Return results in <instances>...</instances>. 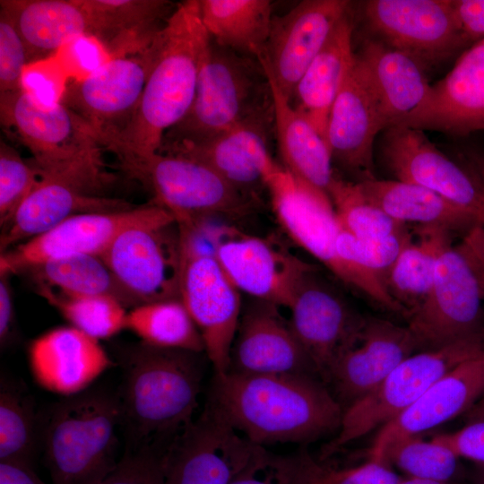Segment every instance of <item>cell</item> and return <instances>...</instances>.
<instances>
[{
  "label": "cell",
  "instance_id": "6f0895ef",
  "mask_svg": "<svg viewBox=\"0 0 484 484\" xmlns=\"http://www.w3.org/2000/svg\"><path fill=\"white\" fill-rule=\"evenodd\" d=\"M395 484H449V483L409 477L408 479H401Z\"/></svg>",
  "mask_w": 484,
  "mask_h": 484
},
{
  "label": "cell",
  "instance_id": "c3c4849f",
  "mask_svg": "<svg viewBox=\"0 0 484 484\" xmlns=\"http://www.w3.org/2000/svg\"><path fill=\"white\" fill-rule=\"evenodd\" d=\"M401 479L386 462L368 460L344 469H326L318 464L304 484H395Z\"/></svg>",
  "mask_w": 484,
  "mask_h": 484
},
{
  "label": "cell",
  "instance_id": "680465c9",
  "mask_svg": "<svg viewBox=\"0 0 484 484\" xmlns=\"http://www.w3.org/2000/svg\"><path fill=\"white\" fill-rule=\"evenodd\" d=\"M480 469L476 476L477 484H484V465L480 464Z\"/></svg>",
  "mask_w": 484,
  "mask_h": 484
},
{
  "label": "cell",
  "instance_id": "74e56055",
  "mask_svg": "<svg viewBox=\"0 0 484 484\" xmlns=\"http://www.w3.org/2000/svg\"><path fill=\"white\" fill-rule=\"evenodd\" d=\"M126 329L149 346L195 353L204 351L200 332L179 298L143 303L130 308Z\"/></svg>",
  "mask_w": 484,
  "mask_h": 484
},
{
  "label": "cell",
  "instance_id": "3957f363",
  "mask_svg": "<svg viewBox=\"0 0 484 484\" xmlns=\"http://www.w3.org/2000/svg\"><path fill=\"white\" fill-rule=\"evenodd\" d=\"M199 354L141 342L122 355L117 396L131 447L176 435L193 420L203 379Z\"/></svg>",
  "mask_w": 484,
  "mask_h": 484
},
{
  "label": "cell",
  "instance_id": "52a82bcc",
  "mask_svg": "<svg viewBox=\"0 0 484 484\" xmlns=\"http://www.w3.org/2000/svg\"><path fill=\"white\" fill-rule=\"evenodd\" d=\"M272 208L285 233L322 263L340 281L380 307L405 315L374 272L342 260L336 240L340 224L327 194L275 163L265 176Z\"/></svg>",
  "mask_w": 484,
  "mask_h": 484
},
{
  "label": "cell",
  "instance_id": "8d00e7d4",
  "mask_svg": "<svg viewBox=\"0 0 484 484\" xmlns=\"http://www.w3.org/2000/svg\"><path fill=\"white\" fill-rule=\"evenodd\" d=\"M35 285L70 296L108 295L119 299L126 307L132 301L121 288L112 271L99 255H79L51 260L24 272Z\"/></svg>",
  "mask_w": 484,
  "mask_h": 484
},
{
  "label": "cell",
  "instance_id": "d590c367",
  "mask_svg": "<svg viewBox=\"0 0 484 484\" xmlns=\"http://www.w3.org/2000/svg\"><path fill=\"white\" fill-rule=\"evenodd\" d=\"M202 23L210 39L232 51L261 59L269 38V0H198Z\"/></svg>",
  "mask_w": 484,
  "mask_h": 484
},
{
  "label": "cell",
  "instance_id": "db71d44e",
  "mask_svg": "<svg viewBox=\"0 0 484 484\" xmlns=\"http://www.w3.org/2000/svg\"><path fill=\"white\" fill-rule=\"evenodd\" d=\"M9 278L10 276L7 275H0V342L2 347L8 344L14 324L13 298Z\"/></svg>",
  "mask_w": 484,
  "mask_h": 484
},
{
  "label": "cell",
  "instance_id": "9c48e42d",
  "mask_svg": "<svg viewBox=\"0 0 484 484\" xmlns=\"http://www.w3.org/2000/svg\"><path fill=\"white\" fill-rule=\"evenodd\" d=\"M121 169L153 195L182 229H194L208 219L241 220L255 213L263 201L237 189L207 165L165 152L118 160Z\"/></svg>",
  "mask_w": 484,
  "mask_h": 484
},
{
  "label": "cell",
  "instance_id": "b9f144b4",
  "mask_svg": "<svg viewBox=\"0 0 484 484\" xmlns=\"http://www.w3.org/2000/svg\"><path fill=\"white\" fill-rule=\"evenodd\" d=\"M459 456L433 438L417 436L400 438L385 447L381 462L393 463L409 477L448 482L458 471Z\"/></svg>",
  "mask_w": 484,
  "mask_h": 484
},
{
  "label": "cell",
  "instance_id": "8fae6325",
  "mask_svg": "<svg viewBox=\"0 0 484 484\" xmlns=\"http://www.w3.org/2000/svg\"><path fill=\"white\" fill-rule=\"evenodd\" d=\"M101 257L133 307L179 298L183 248L175 218L124 230Z\"/></svg>",
  "mask_w": 484,
  "mask_h": 484
},
{
  "label": "cell",
  "instance_id": "836d02e7",
  "mask_svg": "<svg viewBox=\"0 0 484 484\" xmlns=\"http://www.w3.org/2000/svg\"><path fill=\"white\" fill-rule=\"evenodd\" d=\"M268 76L273 93L274 134L284 168L297 178L328 194L335 172L327 143L291 107Z\"/></svg>",
  "mask_w": 484,
  "mask_h": 484
},
{
  "label": "cell",
  "instance_id": "e0dca14e",
  "mask_svg": "<svg viewBox=\"0 0 484 484\" xmlns=\"http://www.w3.org/2000/svg\"><path fill=\"white\" fill-rule=\"evenodd\" d=\"M169 218L175 217L153 202L125 210L70 217L49 230L1 253L0 275L11 277L60 258L101 256L124 230Z\"/></svg>",
  "mask_w": 484,
  "mask_h": 484
},
{
  "label": "cell",
  "instance_id": "8992f818",
  "mask_svg": "<svg viewBox=\"0 0 484 484\" xmlns=\"http://www.w3.org/2000/svg\"><path fill=\"white\" fill-rule=\"evenodd\" d=\"M273 109L272 84L262 62L211 39L193 104L164 134L160 150L211 138Z\"/></svg>",
  "mask_w": 484,
  "mask_h": 484
},
{
  "label": "cell",
  "instance_id": "7402d4cb",
  "mask_svg": "<svg viewBox=\"0 0 484 484\" xmlns=\"http://www.w3.org/2000/svg\"><path fill=\"white\" fill-rule=\"evenodd\" d=\"M395 125L453 135L484 130V38L429 85L420 104Z\"/></svg>",
  "mask_w": 484,
  "mask_h": 484
},
{
  "label": "cell",
  "instance_id": "5b68a950",
  "mask_svg": "<svg viewBox=\"0 0 484 484\" xmlns=\"http://www.w3.org/2000/svg\"><path fill=\"white\" fill-rule=\"evenodd\" d=\"M47 415L41 443L52 484H99L115 469L122 423L117 394L87 389L55 403Z\"/></svg>",
  "mask_w": 484,
  "mask_h": 484
},
{
  "label": "cell",
  "instance_id": "2e32d148",
  "mask_svg": "<svg viewBox=\"0 0 484 484\" xmlns=\"http://www.w3.org/2000/svg\"><path fill=\"white\" fill-rule=\"evenodd\" d=\"M290 326L315 373L326 385L336 361L359 341L366 316L315 266L299 280L291 302Z\"/></svg>",
  "mask_w": 484,
  "mask_h": 484
},
{
  "label": "cell",
  "instance_id": "681fc988",
  "mask_svg": "<svg viewBox=\"0 0 484 484\" xmlns=\"http://www.w3.org/2000/svg\"><path fill=\"white\" fill-rule=\"evenodd\" d=\"M447 445L460 458H465L484 465V421L466 423L457 431L433 437Z\"/></svg>",
  "mask_w": 484,
  "mask_h": 484
},
{
  "label": "cell",
  "instance_id": "4316f807",
  "mask_svg": "<svg viewBox=\"0 0 484 484\" xmlns=\"http://www.w3.org/2000/svg\"><path fill=\"white\" fill-rule=\"evenodd\" d=\"M28 359L37 384L64 397L87 390L115 365L99 341L71 325L54 328L34 339Z\"/></svg>",
  "mask_w": 484,
  "mask_h": 484
},
{
  "label": "cell",
  "instance_id": "91938a15",
  "mask_svg": "<svg viewBox=\"0 0 484 484\" xmlns=\"http://www.w3.org/2000/svg\"><path fill=\"white\" fill-rule=\"evenodd\" d=\"M475 163L477 171L484 180V161L478 159L476 160Z\"/></svg>",
  "mask_w": 484,
  "mask_h": 484
},
{
  "label": "cell",
  "instance_id": "7a4b0ae2",
  "mask_svg": "<svg viewBox=\"0 0 484 484\" xmlns=\"http://www.w3.org/2000/svg\"><path fill=\"white\" fill-rule=\"evenodd\" d=\"M210 42L198 0L177 4L161 30L160 49L138 107L128 125L105 143L106 150L118 160L160 151L164 134L193 104Z\"/></svg>",
  "mask_w": 484,
  "mask_h": 484
},
{
  "label": "cell",
  "instance_id": "ab89813d",
  "mask_svg": "<svg viewBox=\"0 0 484 484\" xmlns=\"http://www.w3.org/2000/svg\"><path fill=\"white\" fill-rule=\"evenodd\" d=\"M38 438L37 419L30 396L19 385L2 377L0 461L32 465Z\"/></svg>",
  "mask_w": 484,
  "mask_h": 484
},
{
  "label": "cell",
  "instance_id": "ba28073f",
  "mask_svg": "<svg viewBox=\"0 0 484 484\" xmlns=\"http://www.w3.org/2000/svg\"><path fill=\"white\" fill-rule=\"evenodd\" d=\"M484 227L441 254L431 290L408 319L418 351L437 349L484 330Z\"/></svg>",
  "mask_w": 484,
  "mask_h": 484
},
{
  "label": "cell",
  "instance_id": "ac0fdd59",
  "mask_svg": "<svg viewBox=\"0 0 484 484\" xmlns=\"http://www.w3.org/2000/svg\"><path fill=\"white\" fill-rule=\"evenodd\" d=\"M216 234L211 253L235 287L254 299L289 307L299 280L315 266L273 237L252 236L235 228Z\"/></svg>",
  "mask_w": 484,
  "mask_h": 484
},
{
  "label": "cell",
  "instance_id": "e575fe53",
  "mask_svg": "<svg viewBox=\"0 0 484 484\" xmlns=\"http://www.w3.org/2000/svg\"><path fill=\"white\" fill-rule=\"evenodd\" d=\"M385 278L391 297L406 311L407 319L427 299L443 251L453 244L454 232L439 226H417Z\"/></svg>",
  "mask_w": 484,
  "mask_h": 484
},
{
  "label": "cell",
  "instance_id": "7bdbcfd3",
  "mask_svg": "<svg viewBox=\"0 0 484 484\" xmlns=\"http://www.w3.org/2000/svg\"><path fill=\"white\" fill-rule=\"evenodd\" d=\"M411 236L407 229L386 237L359 238L340 226L336 246L342 260L374 272L384 282L388 271Z\"/></svg>",
  "mask_w": 484,
  "mask_h": 484
},
{
  "label": "cell",
  "instance_id": "83f0119b",
  "mask_svg": "<svg viewBox=\"0 0 484 484\" xmlns=\"http://www.w3.org/2000/svg\"><path fill=\"white\" fill-rule=\"evenodd\" d=\"M131 207L134 205L124 200L94 194L72 182L41 174L37 186L10 223L2 229L1 253L49 230L70 217Z\"/></svg>",
  "mask_w": 484,
  "mask_h": 484
},
{
  "label": "cell",
  "instance_id": "f5cc1de1",
  "mask_svg": "<svg viewBox=\"0 0 484 484\" xmlns=\"http://www.w3.org/2000/svg\"><path fill=\"white\" fill-rule=\"evenodd\" d=\"M459 24L468 41L484 38V0H453Z\"/></svg>",
  "mask_w": 484,
  "mask_h": 484
},
{
  "label": "cell",
  "instance_id": "bcb514c9",
  "mask_svg": "<svg viewBox=\"0 0 484 484\" xmlns=\"http://www.w3.org/2000/svg\"><path fill=\"white\" fill-rule=\"evenodd\" d=\"M163 451L151 443L131 447L99 484H163Z\"/></svg>",
  "mask_w": 484,
  "mask_h": 484
},
{
  "label": "cell",
  "instance_id": "1f68e13d",
  "mask_svg": "<svg viewBox=\"0 0 484 484\" xmlns=\"http://www.w3.org/2000/svg\"><path fill=\"white\" fill-rule=\"evenodd\" d=\"M0 10L13 22L31 63L48 57L93 27L81 0H1Z\"/></svg>",
  "mask_w": 484,
  "mask_h": 484
},
{
  "label": "cell",
  "instance_id": "9a60e30c",
  "mask_svg": "<svg viewBox=\"0 0 484 484\" xmlns=\"http://www.w3.org/2000/svg\"><path fill=\"white\" fill-rule=\"evenodd\" d=\"M181 238L179 299L200 332L215 374L225 373L242 313L240 291L212 253L200 249L182 233Z\"/></svg>",
  "mask_w": 484,
  "mask_h": 484
},
{
  "label": "cell",
  "instance_id": "ffe728a7",
  "mask_svg": "<svg viewBox=\"0 0 484 484\" xmlns=\"http://www.w3.org/2000/svg\"><path fill=\"white\" fill-rule=\"evenodd\" d=\"M350 4L347 0H304L286 13L272 16L259 60L288 101Z\"/></svg>",
  "mask_w": 484,
  "mask_h": 484
},
{
  "label": "cell",
  "instance_id": "277c9868",
  "mask_svg": "<svg viewBox=\"0 0 484 484\" xmlns=\"http://www.w3.org/2000/svg\"><path fill=\"white\" fill-rule=\"evenodd\" d=\"M0 117L2 126L30 151L42 175L98 195L111 182L97 134L61 102L44 106L20 89L0 94Z\"/></svg>",
  "mask_w": 484,
  "mask_h": 484
},
{
  "label": "cell",
  "instance_id": "484cf974",
  "mask_svg": "<svg viewBox=\"0 0 484 484\" xmlns=\"http://www.w3.org/2000/svg\"><path fill=\"white\" fill-rule=\"evenodd\" d=\"M484 394V350L435 382L410 408L377 431L369 460L380 461L387 445L431 429L467 412Z\"/></svg>",
  "mask_w": 484,
  "mask_h": 484
},
{
  "label": "cell",
  "instance_id": "f35d334b",
  "mask_svg": "<svg viewBox=\"0 0 484 484\" xmlns=\"http://www.w3.org/2000/svg\"><path fill=\"white\" fill-rule=\"evenodd\" d=\"M36 291L66 319L71 326L99 341L126 329V307L108 295L70 296L36 285Z\"/></svg>",
  "mask_w": 484,
  "mask_h": 484
},
{
  "label": "cell",
  "instance_id": "603a6c76",
  "mask_svg": "<svg viewBox=\"0 0 484 484\" xmlns=\"http://www.w3.org/2000/svg\"><path fill=\"white\" fill-rule=\"evenodd\" d=\"M416 352L418 347L408 326L366 316L359 341L336 361L327 384L333 385V395L344 411Z\"/></svg>",
  "mask_w": 484,
  "mask_h": 484
},
{
  "label": "cell",
  "instance_id": "f907efd6",
  "mask_svg": "<svg viewBox=\"0 0 484 484\" xmlns=\"http://www.w3.org/2000/svg\"><path fill=\"white\" fill-rule=\"evenodd\" d=\"M54 71L38 65H28L23 77L22 89L38 103L54 106L60 102L65 86Z\"/></svg>",
  "mask_w": 484,
  "mask_h": 484
},
{
  "label": "cell",
  "instance_id": "cb8c5ba5",
  "mask_svg": "<svg viewBox=\"0 0 484 484\" xmlns=\"http://www.w3.org/2000/svg\"><path fill=\"white\" fill-rule=\"evenodd\" d=\"M383 131L375 97L354 56L328 121L326 143L333 162L356 182L375 179L374 143Z\"/></svg>",
  "mask_w": 484,
  "mask_h": 484
},
{
  "label": "cell",
  "instance_id": "30bf717a",
  "mask_svg": "<svg viewBox=\"0 0 484 484\" xmlns=\"http://www.w3.org/2000/svg\"><path fill=\"white\" fill-rule=\"evenodd\" d=\"M483 350L484 330L404 359L371 393L344 410L334 437L323 448V458L395 419L444 375Z\"/></svg>",
  "mask_w": 484,
  "mask_h": 484
},
{
  "label": "cell",
  "instance_id": "6da1fadb",
  "mask_svg": "<svg viewBox=\"0 0 484 484\" xmlns=\"http://www.w3.org/2000/svg\"><path fill=\"white\" fill-rule=\"evenodd\" d=\"M252 443H300L336 433L343 409L310 374H215L208 402Z\"/></svg>",
  "mask_w": 484,
  "mask_h": 484
},
{
  "label": "cell",
  "instance_id": "4fadbf2b",
  "mask_svg": "<svg viewBox=\"0 0 484 484\" xmlns=\"http://www.w3.org/2000/svg\"><path fill=\"white\" fill-rule=\"evenodd\" d=\"M261 447L207 403L164 448L163 484H229Z\"/></svg>",
  "mask_w": 484,
  "mask_h": 484
},
{
  "label": "cell",
  "instance_id": "7c38bea8",
  "mask_svg": "<svg viewBox=\"0 0 484 484\" xmlns=\"http://www.w3.org/2000/svg\"><path fill=\"white\" fill-rule=\"evenodd\" d=\"M362 13L372 38L405 54L424 71L469 42L453 0H368Z\"/></svg>",
  "mask_w": 484,
  "mask_h": 484
},
{
  "label": "cell",
  "instance_id": "7dc6e473",
  "mask_svg": "<svg viewBox=\"0 0 484 484\" xmlns=\"http://www.w3.org/2000/svg\"><path fill=\"white\" fill-rule=\"evenodd\" d=\"M30 64L27 46L13 22L0 10V94L22 89V77Z\"/></svg>",
  "mask_w": 484,
  "mask_h": 484
},
{
  "label": "cell",
  "instance_id": "60d3db41",
  "mask_svg": "<svg viewBox=\"0 0 484 484\" xmlns=\"http://www.w3.org/2000/svg\"><path fill=\"white\" fill-rule=\"evenodd\" d=\"M341 229L359 238H379L407 229L362 194L357 182L335 176L328 191Z\"/></svg>",
  "mask_w": 484,
  "mask_h": 484
},
{
  "label": "cell",
  "instance_id": "ee69618b",
  "mask_svg": "<svg viewBox=\"0 0 484 484\" xmlns=\"http://www.w3.org/2000/svg\"><path fill=\"white\" fill-rule=\"evenodd\" d=\"M41 173L18 151L0 141V226L4 229L39 183Z\"/></svg>",
  "mask_w": 484,
  "mask_h": 484
},
{
  "label": "cell",
  "instance_id": "d6a6232c",
  "mask_svg": "<svg viewBox=\"0 0 484 484\" xmlns=\"http://www.w3.org/2000/svg\"><path fill=\"white\" fill-rule=\"evenodd\" d=\"M357 183L370 203L401 223L439 226L453 232L482 226L472 213L421 186L376 178Z\"/></svg>",
  "mask_w": 484,
  "mask_h": 484
},
{
  "label": "cell",
  "instance_id": "f6af8a7d",
  "mask_svg": "<svg viewBox=\"0 0 484 484\" xmlns=\"http://www.w3.org/2000/svg\"><path fill=\"white\" fill-rule=\"evenodd\" d=\"M316 466L307 456H279L262 446L229 484H304Z\"/></svg>",
  "mask_w": 484,
  "mask_h": 484
},
{
  "label": "cell",
  "instance_id": "d6986e66",
  "mask_svg": "<svg viewBox=\"0 0 484 484\" xmlns=\"http://www.w3.org/2000/svg\"><path fill=\"white\" fill-rule=\"evenodd\" d=\"M380 155L396 180L432 190L475 215L484 226V181L449 159L424 131L393 125L383 131Z\"/></svg>",
  "mask_w": 484,
  "mask_h": 484
},
{
  "label": "cell",
  "instance_id": "94428289",
  "mask_svg": "<svg viewBox=\"0 0 484 484\" xmlns=\"http://www.w3.org/2000/svg\"><path fill=\"white\" fill-rule=\"evenodd\" d=\"M484 227V226H483Z\"/></svg>",
  "mask_w": 484,
  "mask_h": 484
},
{
  "label": "cell",
  "instance_id": "816d5d0a",
  "mask_svg": "<svg viewBox=\"0 0 484 484\" xmlns=\"http://www.w3.org/2000/svg\"><path fill=\"white\" fill-rule=\"evenodd\" d=\"M65 48L70 64L84 73L83 76L93 73L111 59L104 45L92 36L78 37Z\"/></svg>",
  "mask_w": 484,
  "mask_h": 484
},
{
  "label": "cell",
  "instance_id": "f546056e",
  "mask_svg": "<svg viewBox=\"0 0 484 484\" xmlns=\"http://www.w3.org/2000/svg\"><path fill=\"white\" fill-rule=\"evenodd\" d=\"M352 34L353 23L348 13L310 63L289 100L325 142L333 105L354 59Z\"/></svg>",
  "mask_w": 484,
  "mask_h": 484
},
{
  "label": "cell",
  "instance_id": "4dcf8cb0",
  "mask_svg": "<svg viewBox=\"0 0 484 484\" xmlns=\"http://www.w3.org/2000/svg\"><path fill=\"white\" fill-rule=\"evenodd\" d=\"M93 36L111 58L147 47L164 27L177 4L165 0H81Z\"/></svg>",
  "mask_w": 484,
  "mask_h": 484
},
{
  "label": "cell",
  "instance_id": "9f6ffc18",
  "mask_svg": "<svg viewBox=\"0 0 484 484\" xmlns=\"http://www.w3.org/2000/svg\"><path fill=\"white\" fill-rule=\"evenodd\" d=\"M464 414L466 415L465 417L466 423H471V422H475V421H484V394Z\"/></svg>",
  "mask_w": 484,
  "mask_h": 484
},
{
  "label": "cell",
  "instance_id": "5bb4252c",
  "mask_svg": "<svg viewBox=\"0 0 484 484\" xmlns=\"http://www.w3.org/2000/svg\"><path fill=\"white\" fill-rule=\"evenodd\" d=\"M162 29L142 50L113 57L65 86L60 102L90 125L103 147L132 119L156 60Z\"/></svg>",
  "mask_w": 484,
  "mask_h": 484
},
{
  "label": "cell",
  "instance_id": "11a10c76",
  "mask_svg": "<svg viewBox=\"0 0 484 484\" xmlns=\"http://www.w3.org/2000/svg\"><path fill=\"white\" fill-rule=\"evenodd\" d=\"M0 484H47L34 471L32 465L0 461Z\"/></svg>",
  "mask_w": 484,
  "mask_h": 484
},
{
  "label": "cell",
  "instance_id": "44dd1931",
  "mask_svg": "<svg viewBox=\"0 0 484 484\" xmlns=\"http://www.w3.org/2000/svg\"><path fill=\"white\" fill-rule=\"evenodd\" d=\"M274 134V109L211 138L162 147L158 152L200 161L244 194L262 201L265 176L276 163L269 152Z\"/></svg>",
  "mask_w": 484,
  "mask_h": 484
},
{
  "label": "cell",
  "instance_id": "d4e9b609",
  "mask_svg": "<svg viewBox=\"0 0 484 484\" xmlns=\"http://www.w3.org/2000/svg\"><path fill=\"white\" fill-rule=\"evenodd\" d=\"M278 306L258 300L241 313L229 371L242 374H310L313 366ZM228 370V371H229Z\"/></svg>",
  "mask_w": 484,
  "mask_h": 484
},
{
  "label": "cell",
  "instance_id": "f1b7e54d",
  "mask_svg": "<svg viewBox=\"0 0 484 484\" xmlns=\"http://www.w3.org/2000/svg\"><path fill=\"white\" fill-rule=\"evenodd\" d=\"M355 56L375 97L384 130L420 104L430 84L413 59L375 38L365 39Z\"/></svg>",
  "mask_w": 484,
  "mask_h": 484
}]
</instances>
